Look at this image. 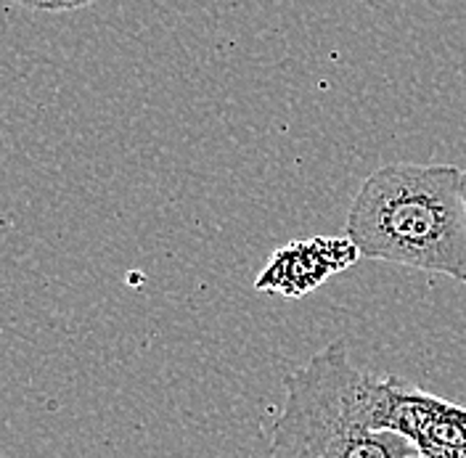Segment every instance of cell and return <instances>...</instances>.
I'll return each mask as SVG.
<instances>
[{"mask_svg":"<svg viewBox=\"0 0 466 458\" xmlns=\"http://www.w3.org/2000/svg\"><path fill=\"white\" fill-rule=\"evenodd\" d=\"M360 258L466 284L464 170L390 162L363 178L348 209Z\"/></svg>","mask_w":466,"mask_h":458,"instance_id":"6da1fadb","label":"cell"},{"mask_svg":"<svg viewBox=\"0 0 466 458\" xmlns=\"http://www.w3.org/2000/svg\"><path fill=\"white\" fill-rule=\"evenodd\" d=\"M360 260L350 236H316L308 241H291L279 247L265 265L255 289L281 297H305L326 284L334 273L348 270Z\"/></svg>","mask_w":466,"mask_h":458,"instance_id":"277c9868","label":"cell"},{"mask_svg":"<svg viewBox=\"0 0 466 458\" xmlns=\"http://www.w3.org/2000/svg\"><path fill=\"white\" fill-rule=\"evenodd\" d=\"M379 430L400 432L421 456L466 458V408L384 376Z\"/></svg>","mask_w":466,"mask_h":458,"instance_id":"3957f363","label":"cell"},{"mask_svg":"<svg viewBox=\"0 0 466 458\" xmlns=\"http://www.w3.org/2000/svg\"><path fill=\"white\" fill-rule=\"evenodd\" d=\"M464 197H466V172H464Z\"/></svg>","mask_w":466,"mask_h":458,"instance_id":"8992f818","label":"cell"},{"mask_svg":"<svg viewBox=\"0 0 466 458\" xmlns=\"http://www.w3.org/2000/svg\"><path fill=\"white\" fill-rule=\"evenodd\" d=\"M19 3L43 14H64V11H77V8L93 5L98 0H19Z\"/></svg>","mask_w":466,"mask_h":458,"instance_id":"5b68a950","label":"cell"},{"mask_svg":"<svg viewBox=\"0 0 466 458\" xmlns=\"http://www.w3.org/2000/svg\"><path fill=\"white\" fill-rule=\"evenodd\" d=\"M287 401L268 432L270 456H421L400 432L379 430L384 373L358 369L334 340L284 379Z\"/></svg>","mask_w":466,"mask_h":458,"instance_id":"7a4b0ae2","label":"cell"}]
</instances>
